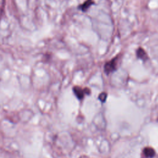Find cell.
Wrapping results in <instances>:
<instances>
[{"label":"cell","mask_w":158,"mask_h":158,"mask_svg":"<svg viewBox=\"0 0 158 158\" xmlns=\"http://www.w3.org/2000/svg\"><path fill=\"white\" fill-rule=\"evenodd\" d=\"M73 91L79 100L83 99L86 94L89 95L91 93V90L88 88H83L79 86H74L73 87Z\"/></svg>","instance_id":"7a4b0ae2"},{"label":"cell","mask_w":158,"mask_h":158,"mask_svg":"<svg viewBox=\"0 0 158 158\" xmlns=\"http://www.w3.org/2000/svg\"><path fill=\"white\" fill-rule=\"evenodd\" d=\"M143 155L145 157H152L155 156V151L152 148L149 147H146L143 149Z\"/></svg>","instance_id":"5b68a950"},{"label":"cell","mask_w":158,"mask_h":158,"mask_svg":"<svg viewBox=\"0 0 158 158\" xmlns=\"http://www.w3.org/2000/svg\"><path fill=\"white\" fill-rule=\"evenodd\" d=\"M136 57L143 62H146L149 59V56L145 50L139 47L136 51Z\"/></svg>","instance_id":"3957f363"},{"label":"cell","mask_w":158,"mask_h":158,"mask_svg":"<svg viewBox=\"0 0 158 158\" xmlns=\"http://www.w3.org/2000/svg\"><path fill=\"white\" fill-rule=\"evenodd\" d=\"M107 96V94L106 93L102 92V93H101L99 94V96H98V99H99V100L101 102H104L106 101V100Z\"/></svg>","instance_id":"8992f818"},{"label":"cell","mask_w":158,"mask_h":158,"mask_svg":"<svg viewBox=\"0 0 158 158\" xmlns=\"http://www.w3.org/2000/svg\"><path fill=\"white\" fill-rule=\"evenodd\" d=\"M121 56L120 54H117L112 59L107 61L104 65V72L106 75H109L110 73L115 72L119 65V62Z\"/></svg>","instance_id":"6da1fadb"},{"label":"cell","mask_w":158,"mask_h":158,"mask_svg":"<svg viewBox=\"0 0 158 158\" xmlns=\"http://www.w3.org/2000/svg\"><path fill=\"white\" fill-rule=\"evenodd\" d=\"M93 4H94V0H86L83 4H81L80 5H79L78 8L81 11H83V12H85Z\"/></svg>","instance_id":"277c9868"}]
</instances>
